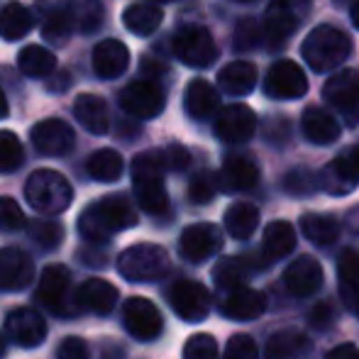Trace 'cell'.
<instances>
[{
	"label": "cell",
	"mask_w": 359,
	"mask_h": 359,
	"mask_svg": "<svg viewBox=\"0 0 359 359\" xmlns=\"http://www.w3.org/2000/svg\"><path fill=\"white\" fill-rule=\"evenodd\" d=\"M140 222L137 210L125 196L113 194L90 203L79 217V232L90 245H105L115 232L130 230Z\"/></svg>",
	"instance_id": "obj_1"
},
{
	"label": "cell",
	"mask_w": 359,
	"mask_h": 359,
	"mask_svg": "<svg viewBox=\"0 0 359 359\" xmlns=\"http://www.w3.org/2000/svg\"><path fill=\"white\" fill-rule=\"evenodd\" d=\"M166 161L161 149L142 151L133 159V186L137 203L144 213L164 215L169 210V194L164 186Z\"/></svg>",
	"instance_id": "obj_2"
},
{
	"label": "cell",
	"mask_w": 359,
	"mask_h": 359,
	"mask_svg": "<svg viewBox=\"0 0 359 359\" xmlns=\"http://www.w3.org/2000/svg\"><path fill=\"white\" fill-rule=\"evenodd\" d=\"M301 54L316 74L335 72L350 59L352 39L332 25H318L306 34L301 44Z\"/></svg>",
	"instance_id": "obj_3"
},
{
	"label": "cell",
	"mask_w": 359,
	"mask_h": 359,
	"mask_svg": "<svg viewBox=\"0 0 359 359\" xmlns=\"http://www.w3.org/2000/svg\"><path fill=\"white\" fill-rule=\"evenodd\" d=\"M25 198L29 208L42 215H62L72 205L74 189L64 174L54 169H37L25 184Z\"/></svg>",
	"instance_id": "obj_4"
},
{
	"label": "cell",
	"mask_w": 359,
	"mask_h": 359,
	"mask_svg": "<svg viewBox=\"0 0 359 359\" xmlns=\"http://www.w3.org/2000/svg\"><path fill=\"white\" fill-rule=\"evenodd\" d=\"M169 269H171L169 252L159 245H151V242L128 247L118 259V271L128 281H135V284L159 281L169 274Z\"/></svg>",
	"instance_id": "obj_5"
},
{
	"label": "cell",
	"mask_w": 359,
	"mask_h": 359,
	"mask_svg": "<svg viewBox=\"0 0 359 359\" xmlns=\"http://www.w3.org/2000/svg\"><path fill=\"white\" fill-rule=\"evenodd\" d=\"M176 59L191 69H208L217 62V44L213 34L201 25H189L181 27L171 39Z\"/></svg>",
	"instance_id": "obj_6"
},
{
	"label": "cell",
	"mask_w": 359,
	"mask_h": 359,
	"mask_svg": "<svg viewBox=\"0 0 359 359\" xmlns=\"http://www.w3.org/2000/svg\"><path fill=\"white\" fill-rule=\"evenodd\" d=\"M311 13V0H271L266 5L264 13V34L266 42H271V47L284 44Z\"/></svg>",
	"instance_id": "obj_7"
},
{
	"label": "cell",
	"mask_w": 359,
	"mask_h": 359,
	"mask_svg": "<svg viewBox=\"0 0 359 359\" xmlns=\"http://www.w3.org/2000/svg\"><path fill=\"white\" fill-rule=\"evenodd\" d=\"M34 298L54 316H74L79 311L72 298V271L64 264L44 266Z\"/></svg>",
	"instance_id": "obj_8"
},
{
	"label": "cell",
	"mask_w": 359,
	"mask_h": 359,
	"mask_svg": "<svg viewBox=\"0 0 359 359\" xmlns=\"http://www.w3.org/2000/svg\"><path fill=\"white\" fill-rule=\"evenodd\" d=\"M323 95L335 108V113L345 120V125H359V72L345 69L332 74L323 86Z\"/></svg>",
	"instance_id": "obj_9"
},
{
	"label": "cell",
	"mask_w": 359,
	"mask_h": 359,
	"mask_svg": "<svg viewBox=\"0 0 359 359\" xmlns=\"http://www.w3.org/2000/svg\"><path fill=\"white\" fill-rule=\"evenodd\" d=\"M166 95L151 79H137L120 90V108L140 120H149L164 110Z\"/></svg>",
	"instance_id": "obj_10"
},
{
	"label": "cell",
	"mask_w": 359,
	"mask_h": 359,
	"mask_svg": "<svg viewBox=\"0 0 359 359\" xmlns=\"http://www.w3.org/2000/svg\"><path fill=\"white\" fill-rule=\"evenodd\" d=\"M264 93L274 100H296L308 93V79L301 64L291 59H279L271 64L264 79Z\"/></svg>",
	"instance_id": "obj_11"
},
{
	"label": "cell",
	"mask_w": 359,
	"mask_h": 359,
	"mask_svg": "<svg viewBox=\"0 0 359 359\" xmlns=\"http://www.w3.org/2000/svg\"><path fill=\"white\" fill-rule=\"evenodd\" d=\"M169 303L186 323H201L210 313V293L201 281L181 279L169 288Z\"/></svg>",
	"instance_id": "obj_12"
},
{
	"label": "cell",
	"mask_w": 359,
	"mask_h": 359,
	"mask_svg": "<svg viewBox=\"0 0 359 359\" xmlns=\"http://www.w3.org/2000/svg\"><path fill=\"white\" fill-rule=\"evenodd\" d=\"M123 320L130 335L140 342L156 340L161 335V330H164V318H161L159 308L149 298H128L123 306Z\"/></svg>",
	"instance_id": "obj_13"
},
{
	"label": "cell",
	"mask_w": 359,
	"mask_h": 359,
	"mask_svg": "<svg viewBox=\"0 0 359 359\" xmlns=\"http://www.w3.org/2000/svg\"><path fill=\"white\" fill-rule=\"evenodd\" d=\"M213 133L227 144H242L257 133V113L245 103H232L222 108L215 118Z\"/></svg>",
	"instance_id": "obj_14"
},
{
	"label": "cell",
	"mask_w": 359,
	"mask_h": 359,
	"mask_svg": "<svg viewBox=\"0 0 359 359\" xmlns=\"http://www.w3.org/2000/svg\"><path fill=\"white\" fill-rule=\"evenodd\" d=\"M222 247V232L213 222H196L189 225L179 237V252L186 262H205L217 255Z\"/></svg>",
	"instance_id": "obj_15"
},
{
	"label": "cell",
	"mask_w": 359,
	"mask_h": 359,
	"mask_svg": "<svg viewBox=\"0 0 359 359\" xmlns=\"http://www.w3.org/2000/svg\"><path fill=\"white\" fill-rule=\"evenodd\" d=\"M29 140H32L34 149L44 156H64L76 144L74 128L67 120H59V118H49L37 123L32 128V133H29Z\"/></svg>",
	"instance_id": "obj_16"
},
{
	"label": "cell",
	"mask_w": 359,
	"mask_h": 359,
	"mask_svg": "<svg viewBox=\"0 0 359 359\" xmlns=\"http://www.w3.org/2000/svg\"><path fill=\"white\" fill-rule=\"evenodd\" d=\"M5 330H8V337L15 345L27 347V350L47 340V323H44L42 313H37L34 308L10 311L8 318H5Z\"/></svg>",
	"instance_id": "obj_17"
},
{
	"label": "cell",
	"mask_w": 359,
	"mask_h": 359,
	"mask_svg": "<svg viewBox=\"0 0 359 359\" xmlns=\"http://www.w3.org/2000/svg\"><path fill=\"white\" fill-rule=\"evenodd\" d=\"M266 311V298L257 288L242 284L225 288L220 298V313L230 320H257Z\"/></svg>",
	"instance_id": "obj_18"
},
{
	"label": "cell",
	"mask_w": 359,
	"mask_h": 359,
	"mask_svg": "<svg viewBox=\"0 0 359 359\" xmlns=\"http://www.w3.org/2000/svg\"><path fill=\"white\" fill-rule=\"evenodd\" d=\"M215 179L220 191H225V194H240V191L257 186V181H259V166H257V161L252 156L232 154L222 161V169Z\"/></svg>",
	"instance_id": "obj_19"
},
{
	"label": "cell",
	"mask_w": 359,
	"mask_h": 359,
	"mask_svg": "<svg viewBox=\"0 0 359 359\" xmlns=\"http://www.w3.org/2000/svg\"><path fill=\"white\" fill-rule=\"evenodd\" d=\"M34 279V264L29 255L18 247L0 250V291H22Z\"/></svg>",
	"instance_id": "obj_20"
},
{
	"label": "cell",
	"mask_w": 359,
	"mask_h": 359,
	"mask_svg": "<svg viewBox=\"0 0 359 359\" xmlns=\"http://www.w3.org/2000/svg\"><path fill=\"white\" fill-rule=\"evenodd\" d=\"M284 284L286 291L298 298H306L311 293L320 291L323 286L320 262L313 259V257H298V259H293L284 271Z\"/></svg>",
	"instance_id": "obj_21"
},
{
	"label": "cell",
	"mask_w": 359,
	"mask_h": 359,
	"mask_svg": "<svg viewBox=\"0 0 359 359\" xmlns=\"http://www.w3.org/2000/svg\"><path fill=\"white\" fill-rule=\"evenodd\" d=\"M323 184L332 194H350L359 184V144L345 149L340 156L332 159V164L323 174Z\"/></svg>",
	"instance_id": "obj_22"
},
{
	"label": "cell",
	"mask_w": 359,
	"mask_h": 359,
	"mask_svg": "<svg viewBox=\"0 0 359 359\" xmlns=\"http://www.w3.org/2000/svg\"><path fill=\"white\" fill-rule=\"evenodd\" d=\"M74 301L79 311L93 313V316H108L118 306V288L110 284V281L88 279L79 286Z\"/></svg>",
	"instance_id": "obj_23"
},
{
	"label": "cell",
	"mask_w": 359,
	"mask_h": 359,
	"mask_svg": "<svg viewBox=\"0 0 359 359\" xmlns=\"http://www.w3.org/2000/svg\"><path fill=\"white\" fill-rule=\"evenodd\" d=\"M130 67V49L120 39H103L93 47V72L100 79H120Z\"/></svg>",
	"instance_id": "obj_24"
},
{
	"label": "cell",
	"mask_w": 359,
	"mask_h": 359,
	"mask_svg": "<svg viewBox=\"0 0 359 359\" xmlns=\"http://www.w3.org/2000/svg\"><path fill=\"white\" fill-rule=\"evenodd\" d=\"M184 108L194 120H208L220 108V95H217L215 86L205 79L189 81L184 90Z\"/></svg>",
	"instance_id": "obj_25"
},
{
	"label": "cell",
	"mask_w": 359,
	"mask_h": 359,
	"mask_svg": "<svg viewBox=\"0 0 359 359\" xmlns=\"http://www.w3.org/2000/svg\"><path fill=\"white\" fill-rule=\"evenodd\" d=\"M74 118L88 130L90 135H105L110 128V113L108 105L100 95L95 93H81L74 100Z\"/></svg>",
	"instance_id": "obj_26"
},
{
	"label": "cell",
	"mask_w": 359,
	"mask_h": 359,
	"mask_svg": "<svg viewBox=\"0 0 359 359\" xmlns=\"http://www.w3.org/2000/svg\"><path fill=\"white\" fill-rule=\"evenodd\" d=\"M301 128H303V135H306L308 142L313 144H332L340 140L342 135V128L330 113H325L323 108H306L303 113V120H301Z\"/></svg>",
	"instance_id": "obj_27"
},
{
	"label": "cell",
	"mask_w": 359,
	"mask_h": 359,
	"mask_svg": "<svg viewBox=\"0 0 359 359\" xmlns=\"http://www.w3.org/2000/svg\"><path fill=\"white\" fill-rule=\"evenodd\" d=\"M217 86L222 93L232 95V98H242L250 95L257 86V67L252 62H230L217 72Z\"/></svg>",
	"instance_id": "obj_28"
},
{
	"label": "cell",
	"mask_w": 359,
	"mask_h": 359,
	"mask_svg": "<svg viewBox=\"0 0 359 359\" xmlns=\"http://www.w3.org/2000/svg\"><path fill=\"white\" fill-rule=\"evenodd\" d=\"M123 22L137 37H149L164 22V10L156 3H133L123 10Z\"/></svg>",
	"instance_id": "obj_29"
},
{
	"label": "cell",
	"mask_w": 359,
	"mask_h": 359,
	"mask_svg": "<svg viewBox=\"0 0 359 359\" xmlns=\"http://www.w3.org/2000/svg\"><path fill=\"white\" fill-rule=\"evenodd\" d=\"M293 247H296V230H293L291 222L286 220H274L264 227V235H262V250H264L266 259L279 262L286 255H291Z\"/></svg>",
	"instance_id": "obj_30"
},
{
	"label": "cell",
	"mask_w": 359,
	"mask_h": 359,
	"mask_svg": "<svg viewBox=\"0 0 359 359\" xmlns=\"http://www.w3.org/2000/svg\"><path fill=\"white\" fill-rule=\"evenodd\" d=\"M225 227L227 235L235 240H250L259 227V208L247 201H237L225 210Z\"/></svg>",
	"instance_id": "obj_31"
},
{
	"label": "cell",
	"mask_w": 359,
	"mask_h": 359,
	"mask_svg": "<svg viewBox=\"0 0 359 359\" xmlns=\"http://www.w3.org/2000/svg\"><path fill=\"white\" fill-rule=\"evenodd\" d=\"M34 27V18L22 3H8L0 10V37L8 42H18Z\"/></svg>",
	"instance_id": "obj_32"
},
{
	"label": "cell",
	"mask_w": 359,
	"mask_h": 359,
	"mask_svg": "<svg viewBox=\"0 0 359 359\" xmlns=\"http://www.w3.org/2000/svg\"><path fill=\"white\" fill-rule=\"evenodd\" d=\"M301 232L306 235V240H311L313 245H335L340 240V222L332 215L323 213H306L301 215Z\"/></svg>",
	"instance_id": "obj_33"
},
{
	"label": "cell",
	"mask_w": 359,
	"mask_h": 359,
	"mask_svg": "<svg viewBox=\"0 0 359 359\" xmlns=\"http://www.w3.org/2000/svg\"><path fill=\"white\" fill-rule=\"evenodd\" d=\"M18 69L32 79H47L57 69V57L42 44H27L18 54Z\"/></svg>",
	"instance_id": "obj_34"
},
{
	"label": "cell",
	"mask_w": 359,
	"mask_h": 359,
	"mask_svg": "<svg viewBox=\"0 0 359 359\" xmlns=\"http://www.w3.org/2000/svg\"><path fill=\"white\" fill-rule=\"evenodd\" d=\"M86 171H88L90 179L103 181V184H113L123 176L125 161L123 154L115 149H98L90 154V159L86 161Z\"/></svg>",
	"instance_id": "obj_35"
},
{
	"label": "cell",
	"mask_w": 359,
	"mask_h": 359,
	"mask_svg": "<svg viewBox=\"0 0 359 359\" xmlns=\"http://www.w3.org/2000/svg\"><path fill=\"white\" fill-rule=\"evenodd\" d=\"M252 271L255 269L250 266V259H247V257H222V259L213 266V281L225 291V288L247 284Z\"/></svg>",
	"instance_id": "obj_36"
},
{
	"label": "cell",
	"mask_w": 359,
	"mask_h": 359,
	"mask_svg": "<svg viewBox=\"0 0 359 359\" xmlns=\"http://www.w3.org/2000/svg\"><path fill=\"white\" fill-rule=\"evenodd\" d=\"M308 337L296 330H281L266 340L264 359H291L308 350Z\"/></svg>",
	"instance_id": "obj_37"
},
{
	"label": "cell",
	"mask_w": 359,
	"mask_h": 359,
	"mask_svg": "<svg viewBox=\"0 0 359 359\" xmlns=\"http://www.w3.org/2000/svg\"><path fill=\"white\" fill-rule=\"evenodd\" d=\"M337 281H340L345 301L352 306V301L359 293V250H355V247H347L337 257Z\"/></svg>",
	"instance_id": "obj_38"
},
{
	"label": "cell",
	"mask_w": 359,
	"mask_h": 359,
	"mask_svg": "<svg viewBox=\"0 0 359 359\" xmlns=\"http://www.w3.org/2000/svg\"><path fill=\"white\" fill-rule=\"evenodd\" d=\"M74 34V18L69 8H54L42 22V37L54 47H62Z\"/></svg>",
	"instance_id": "obj_39"
},
{
	"label": "cell",
	"mask_w": 359,
	"mask_h": 359,
	"mask_svg": "<svg viewBox=\"0 0 359 359\" xmlns=\"http://www.w3.org/2000/svg\"><path fill=\"white\" fill-rule=\"evenodd\" d=\"M72 18H74V27H79L83 34H93L100 29L103 25V3L100 0H74L72 3Z\"/></svg>",
	"instance_id": "obj_40"
},
{
	"label": "cell",
	"mask_w": 359,
	"mask_h": 359,
	"mask_svg": "<svg viewBox=\"0 0 359 359\" xmlns=\"http://www.w3.org/2000/svg\"><path fill=\"white\" fill-rule=\"evenodd\" d=\"M27 235L34 245H39L42 250H57L64 242V227L54 220H29L27 222Z\"/></svg>",
	"instance_id": "obj_41"
},
{
	"label": "cell",
	"mask_w": 359,
	"mask_h": 359,
	"mask_svg": "<svg viewBox=\"0 0 359 359\" xmlns=\"http://www.w3.org/2000/svg\"><path fill=\"white\" fill-rule=\"evenodd\" d=\"M25 149L22 142L10 130H0V174H13L22 166Z\"/></svg>",
	"instance_id": "obj_42"
},
{
	"label": "cell",
	"mask_w": 359,
	"mask_h": 359,
	"mask_svg": "<svg viewBox=\"0 0 359 359\" xmlns=\"http://www.w3.org/2000/svg\"><path fill=\"white\" fill-rule=\"evenodd\" d=\"M217 194V179L215 174H208V171H201L191 179L189 184V201L196 205H205L213 201V196Z\"/></svg>",
	"instance_id": "obj_43"
},
{
	"label": "cell",
	"mask_w": 359,
	"mask_h": 359,
	"mask_svg": "<svg viewBox=\"0 0 359 359\" xmlns=\"http://www.w3.org/2000/svg\"><path fill=\"white\" fill-rule=\"evenodd\" d=\"M184 359H217V342L208 332H196L186 340Z\"/></svg>",
	"instance_id": "obj_44"
},
{
	"label": "cell",
	"mask_w": 359,
	"mask_h": 359,
	"mask_svg": "<svg viewBox=\"0 0 359 359\" xmlns=\"http://www.w3.org/2000/svg\"><path fill=\"white\" fill-rule=\"evenodd\" d=\"M320 186L318 176L308 169H293L291 174H286L284 179V189L288 191L291 196H308Z\"/></svg>",
	"instance_id": "obj_45"
},
{
	"label": "cell",
	"mask_w": 359,
	"mask_h": 359,
	"mask_svg": "<svg viewBox=\"0 0 359 359\" xmlns=\"http://www.w3.org/2000/svg\"><path fill=\"white\" fill-rule=\"evenodd\" d=\"M222 359H259V350H257L255 337L245 335V332L232 335L230 340H227Z\"/></svg>",
	"instance_id": "obj_46"
},
{
	"label": "cell",
	"mask_w": 359,
	"mask_h": 359,
	"mask_svg": "<svg viewBox=\"0 0 359 359\" xmlns=\"http://www.w3.org/2000/svg\"><path fill=\"white\" fill-rule=\"evenodd\" d=\"M25 213L20 203L8 196H0V232H13L25 225Z\"/></svg>",
	"instance_id": "obj_47"
},
{
	"label": "cell",
	"mask_w": 359,
	"mask_h": 359,
	"mask_svg": "<svg viewBox=\"0 0 359 359\" xmlns=\"http://www.w3.org/2000/svg\"><path fill=\"white\" fill-rule=\"evenodd\" d=\"M259 27H257L255 20H240L235 27V49L237 52H247V49H255L259 42Z\"/></svg>",
	"instance_id": "obj_48"
},
{
	"label": "cell",
	"mask_w": 359,
	"mask_h": 359,
	"mask_svg": "<svg viewBox=\"0 0 359 359\" xmlns=\"http://www.w3.org/2000/svg\"><path fill=\"white\" fill-rule=\"evenodd\" d=\"M337 320V308L332 306V301H320L313 306L311 316H308V323H311L316 330H323V327H330L332 323Z\"/></svg>",
	"instance_id": "obj_49"
},
{
	"label": "cell",
	"mask_w": 359,
	"mask_h": 359,
	"mask_svg": "<svg viewBox=\"0 0 359 359\" xmlns=\"http://www.w3.org/2000/svg\"><path fill=\"white\" fill-rule=\"evenodd\" d=\"M57 359H90V350L81 337H64L57 350Z\"/></svg>",
	"instance_id": "obj_50"
},
{
	"label": "cell",
	"mask_w": 359,
	"mask_h": 359,
	"mask_svg": "<svg viewBox=\"0 0 359 359\" xmlns=\"http://www.w3.org/2000/svg\"><path fill=\"white\" fill-rule=\"evenodd\" d=\"M161 151H164V161H166V169H169V171H184L186 166L191 164V154H189V149H186V147L169 144L166 149H161Z\"/></svg>",
	"instance_id": "obj_51"
},
{
	"label": "cell",
	"mask_w": 359,
	"mask_h": 359,
	"mask_svg": "<svg viewBox=\"0 0 359 359\" xmlns=\"http://www.w3.org/2000/svg\"><path fill=\"white\" fill-rule=\"evenodd\" d=\"M52 79L47 81V90L49 93H62V90H67L69 86H72V74L69 72H57V74H49Z\"/></svg>",
	"instance_id": "obj_52"
},
{
	"label": "cell",
	"mask_w": 359,
	"mask_h": 359,
	"mask_svg": "<svg viewBox=\"0 0 359 359\" xmlns=\"http://www.w3.org/2000/svg\"><path fill=\"white\" fill-rule=\"evenodd\" d=\"M325 359H359V350L352 342H342V345L332 347L325 355Z\"/></svg>",
	"instance_id": "obj_53"
},
{
	"label": "cell",
	"mask_w": 359,
	"mask_h": 359,
	"mask_svg": "<svg viewBox=\"0 0 359 359\" xmlns=\"http://www.w3.org/2000/svg\"><path fill=\"white\" fill-rule=\"evenodd\" d=\"M10 115V105H8V98H5V93L0 90V120H5Z\"/></svg>",
	"instance_id": "obj_54"
},
{
	"label": "cell",
	"mask_w": 359,
	"mask_h": 359,
	"mask_svg": "<svg viewBox=\"0 0 359 359\" xmlns=\"http://www.w3.org/2000/svg\"><path fill=\"white\" fill-rule=\"evenodd\" d=\"M350 20H352V25L359 29V0H355V5L350 8Z\"/></svg>",
	"instance_id": "obj_55"
},
{
	"label": "cell",
	"mask_w": 359,
	"mask_h": 359,
	"mask_svg": "<svg viewBox=\"0 0 359 359\" xmlns=\"http://www.w3.org/2000/svg\"><path fill=\"white\" fill-rule=\"evenodd\" d=\"M350 308H355V311H357V316H359V293L355 296V301H352V306H350Z\"/></svg>",
	"instance_id": "obj_56"
},
{
	"label": "cell",
	"mask_w": 359,
	"mask_h": 359,
	"mask_svg": "<svg viewBox=\"0 0 359 359\" xmlns=\"http://www.w3.org/2000/svg\"><path fill=\"white\" fill-rule=\"evenodd\" d=\"M3 357H5V340L0 337V359H3Z\"/></svg>",
	"instance_id": "obj_57"
},
{
	"label": "cell",
	"mask_w": 359,
	"mask_h": 359,
	"mask_svg": "<svg viewBox=\"0 0 359 359\" xmlns=\"http://www.w3.org/2000/svg\"><path fill=\"white\" fill-rule=\"evenodd\" d=\"M337 3H347V0H337Z\"/></svg>",
	"instance_id": "obj_58"
}]
</instances>
